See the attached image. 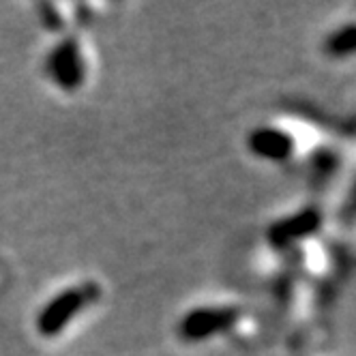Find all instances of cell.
<instances>
[{"instance_id":"obj_3","label":"cell","mask_w":356,"mask_h":356,"mask_svg":"<svg viewBox=\"0 0 356 356\" xmlns=\"http://www.w3.org/2000/svg\"><path fill=\"white\" fill-rule=\"evenodd\" d=\"M101 290L95 284H82L78 288H69L54 300L45 305V309L39 316V330L45 337H54L67 328V324L82 316L88 307L99 300Z\"/></svg>"},{"instance_id":"obj_2","label":"cell","mask_w":356,"mask_h":356,"mask_svg":"<svg viewBox=\"0 0 356 356\" xmlns=\"http://www.w3.org/2000/svg\"><path fill=\"white\" fill-rule=\"evenodd\" d=\"M45 73L63 90H80L90 75V54L80 35H65L45 56Z\"/></svg>"},{"instance_id":"obj_1","label":"cell","mask_w":356,"mask_h":356,"mask_svg":"<svg viewBox=\"0 0 356 356\" xmlns=\"http://www.w3.org/2000/svg\"><path fill=\"white\" fill-rule=\"evenodd\" d=\"M253 155L275 163H290L296 159H322L320 150H326L324 131L318 124L300 118H282L264 124L249 136Z\"/></svg>"}]
</instances>
